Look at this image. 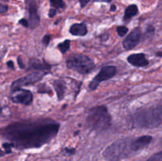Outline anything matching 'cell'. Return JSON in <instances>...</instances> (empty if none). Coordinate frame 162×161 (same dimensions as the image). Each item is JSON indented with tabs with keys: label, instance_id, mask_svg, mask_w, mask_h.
Here are the masks:
<instances>
[{
	"label": "cell",
	"instance_id": "cell-11",
	"mask_svg": "<svg viewBox=\"0 0 162 161\" xmlns=\"http://www.w3.org/2000/svg\"><path fill=\"white\" fill-rule=\"evenodd\" d=\"M152 137L151 136H142L134 140L131 142V148L132 152H137L142 148H145L146 146L150 144L152 141Z\"/></svg>",
	"mask_w": 162,
	"mask_h": 161
},
{
	"label": "cell",
	"instance_id": "cell-27",
	"mask_svg": "<svg viewBox=\"0 0 162 161\" xmlns=\"http://www.w3.org/2000/svg\"><path fill=\"white\" fill-rule=\"evenodd\" d=\"M17 63H18V65H19L20 68L21 69L24 68V64L22 63V61H21V56L17 57Z\"/></svg>",
	"mask_w": 162,
	"mask_h": 161
},
{
	"label": "cell",
	"instance_id": "cell-4",
	"mask_svg": "<svg viewBox=\"0 0 162 161\" xmlns=\"http://www.w3.org/2000/svg\"><path fill=\"white\" fill-rule=\"evenodd\" d=\"M67 66L81 74H90L95 67L93 60L82 54L71 55L67 59Z\"/></svg>",
	"mask_w": 162,
	"mask_h": 161
},
{
	"label": "cell",
	"instance_id": "cell-7",
	"mask_svg": "<svg viewBox=\"0 0 162 161\" xmlns=\"http://www.w3.org/2000/svg\"><path fill=\"white\" fill-rule=\"evenodd\" d=\"M44 75V73L41 72V71H38V72L28 74V75L25 76V77H23V78L16 80L15 82H13L11 85L12 93L21 89V87L25 86V85H32V84L39 82L40 80L42 79Z\"/></svg>",
	"mask_w": 162,
	"mask_h": 161
},
{
	"label": "cell",
	"instance_id": "cell-19",
	"mask_svg": "<svg viewBox=\"0 0 162 161\" xmlns=\"http://www.w3.org/2000/svg\"><path fill=\"white\" fill-rule=\"evenodd\" d=\"M128 28L125 26H119L117 28V33L120 37H123L127 33Z\"/></svg>",
	"mask_w": 162,
	"mask_h": 161
},
{
	"label": "cell",
	"instance_id": "cell-2",
	"mask_svg": "<svg viewBox=\"0 0 162 161\" xmlns=\"http://www.w3.org/2000/svg\"><path fill=\"white\" fill-rule=\"evenodd\" d=\"M86 125L91 130L103 132L112 125V117L105 106L94 107L89 112L86 117Z\"/></svg>",
	"mask_w": 162,
	"mask_h": 161
},
{
	"label": "cell",
	"instance_id": "cell-28",
	"mask_svg": "<svg viewBox=\"0 0 162 161\" xmlns=\"http://www.w3.org/2000/svg\"><path fill=\"white\" fill-rule=\"evenodd\" d=\"M7 66L9 67V68L10 69H14V65H13V63L12 62V61H8L7 62Z\"/></svg>",
	"mask_w": 162,
	"mask_h": 161
},
{
	"label": "cell",
	"instance_id": "cell-30",
	"mask_svg": "<svg viewBox=\"0 0 162 161\" xmlns=\"http://www.w3.org/2000/svg\"><path fill=\"white\" fill-rule=\"evenodd\" d=\"M116 6L115 5H112V6H111V11H115L116 10Z\"/></svg>",
	"mask_w": 162,
	"mask_h": 161
},
{
	"label": "cell",
	"instance_id": "cell-10",
	"mask_svg": "<svg viewBox=\"0 0 162 161\" xmlns=\"http://www.w3.org/2000/svg\"><path fill=\"white\" fill-rule=\"evenodd\" d=\"M141 31L138 28H134L123 42V46L126 50L133 49L140 41L141 39Z\"/></svg>",
	"mask_w": 162,
	"mask_h": 161
},
{
	"label": "cell",
	"instance_id": "cell-32",
	"mask_svg": "<svg viewBox=\"0 0 162 161\" xmlns=\"http://www.w3.org/2000/svg\"><path fill=\"white\" fill-rule=\"evenodd\" d=\"M4 154H5V152H2V150L0 149V156H3Z\"/></svg>",
	"mask_w": 162,
	"mask_h": 161
},
{
	"label": "cell",
	"instance_id": "cell-31",
	"mask_svg": "<svg viewBox=\"0 0 162 161\" xmlns=\"http://www.w3.org/2000/svg\"><path fill=\"white\" fill-rule=\"evenodd\" d=\"M96 1H99V2H111L112 0H96Z\"/></svg>",
	"mask_w": 162,
	"mask_h": 161
},
{
	"label": "cell",
	"instance_id": "cell-21",
	"mask_svg": "<svg viewBox=\"0 0 162 161\" xmlns=\"http://www.w3.org/2000/svg\"><path fill=\"white\" fill-rule=\"evenodd\" d=\"M2 146L6 150V153H10L11 152V148L13 147V145L11 143H4Z\"/></svg>",
	"mask_w": 162,
	"mask_h": 161
},
{
	"label": "cell",
	"instance_id": "cell-22",
	"mask_svg": "<svg viewBox=\"0 0 162 161\" xmlns=\"http://www.w3.org/2000/svg\"><path fill=\"white\" fill-rule=\"evenodd\" d=\"M50 40H51V36H50V35H45V36H44V38H43L42 42H43V44H44V46L47 47V46L49 44Z\"/></svg>",
	"mask_w": 162,
	"mask_h": 161
},
{
	"label": "cell",
	"instance_id": "cell-9",
	"mask_svg": "<svg viewBox=\"0 0 162 161\" xmlns=\"http://www.w3.org/2000/svg\"><path fill=\"white\" fill-rule=\"evenodd\" d=\"M13 93L15 95L11 98L13 102L23 105H29L32 102V94L29 90L20 89Z\"/></svg>",
	"mask_w": 162,
	"mask_h": 161
},
{
	"label": "cell",
	"instance_id": "cell-24",
	"mask_svg": "<svg viewBox=\"0 0 162 161\" xmlns=\"http://www.w3.org/2000/svg\"><path fill=\"white\" fill-rule=\"evenodd\" d=\"M19 23L21 24V25H22L23 26L29 27V21H27L26 19H25V18L21 19V20L19 21Z\"/></svg>",
	"mask_w": 162,
	"mask_h": 161
},
{
	"label": "cell",
	"instance_id": "cell-8",
	"mask_svg": "<svg viewBox=\"0 0 162 161\" xmlns=\"http://www.w3.org/2000/svg\"><path fill=\"white\" fill-rule=\"evenodd\" d=\"M27 2V8H28V12L29 15V26L31 28H35L38 26L40 23V17L37 12V6L34 0H26Z\"/></svg>",
	"mask_w": 162,
	"mask_h": 161
},
{
	"label": "cell",
	"instance_id": "cell-20",
	"mask_svg": "<svg viewBox=\"0 0 162 161\" xmlns=\"http://www.w3.org/2000/svg\"><path fill=\"white\" fill-rule=\"evenodd\" d=\"M146 161H162V152H159L158 153L153 155L152 157L147 159Z\"/></svg>",
	"mask_w": 162,
	"mask_h": 161
},
{
	"label": "cell",
	"instance_id": "cell-12",
	"mask_svg": "<svg viewBox=\"0 0 162 161\" xmlns=\"http://www.w3.org/2000/svg\"><path fill=\"white\" fill-rule=\"evenodd\" d=\"M128 63L136 67H143L149 64V61L145 58V55L142 53L132 54L127 58Z\"/></svg>",
	"mask_w": 162,
	"mask_h": 161
},
{
	"label": "cell",
	"instance_id": "cell-26",
	"mask_svg": "<svg viewBox=\"0 0 162 161\" xmlns=\"http://www.w3.org/2000/svg\"><path fill=\"white\" fill-rule=\"evenodd\" d=\"M56 14V9H51L49 10V13H48V15H49L50 17H53Z\"/></svg>",
	"mask_w": 162,
	"mask_h": 161
},
{
	"label": "cell",
	"instance_id": "cell-23",
	"mask_svg": "<svg viewBox=\"0 0 162 161\" xmlns=\"http://www.w3.org/2000/svg\"><path fill=\"white\" fill-rule=\"evenodd\" d=\"M8 7L6 5H4L2 3H0V13H4L7 11Z\"/></svg>",
	"mask_w": 162,
	"mask_h": 161
},
{
	"label": "cell",
	"instance_id": "cell-18",
	"mask_svg": "<svg viewBox=\"0 0 162 161\" xmlns=\"http://www.w3.org/2000/svg\"><path fill=\"white\" fill-rule=\"evenodd\" d=\"M50 3L54 9H63L65 7V3L63 0H50Z\"/></svg>",
	"mask_w": 162,
	"mask_h": 161
},
{
	"label": "cell",
	"instance_id": "cell-16",
	"mask_svg": "<svg viewBox=\"0 0 162 161\" xmlns=\"http://www.w3.org/2000/svg\"><path fill=\"white\" fill-rule=\"evenodd\" d=\"M49 67L48 64L46 63H42L40 61L33 60L30 62V68L31 69H36V70H48Z\"/></svg>",
	"mask_w": 162,
	"mask_h": 161
},
{
	"label": "cell",
	"instance_id": "cell-14",
	"mask_svg": "<svg viewBox=\"0 0 162 161\" xmlns=\"http://www.w3.org/2000/svg\"><path fill=\"white\" fill-rule=\"evenodd\" d=\"M53 85L58 98L59 100H62L64 97L65 91H66V83L61 80H56L53 82Z\"/></svg>",
	"mask_w": 162,
	"mask_h": 161
},
{
	"label": "cell",
	"instance_id": "cell-13",
	"mask_svg": "<svg viewBox=\"0 0 162 161\" xmlns=\"http://www.w3.org/2000/svg\"><path fill=\"white\" fill-rule=\"evenodd\" d=\"M70 32L73 36H83L87 34V26L85 23H76L70 28Z\"/></svg>",
	"mask_w": 162,
	"mask_h": 161
},
{
	"label": "cell",
	"instance_id": "cell-1",
	"mask_svg": "<svg viewBox=\"0 0 162 161\" xmlns=\"http://www.w3.org/2000/svg\"><path fill=\"white\" fill-rule=\"evenodd\" d=\"M59 130V124L52 121H24L6 126L1 134L11 141L13 147L26 149L39 148L53 139Z\"/></svg>",
	"mask_w": 162,
	"mask_h": 161
},
{
	"label": "cell",
	"instance_id": "cell-33",
	"mask_svg": "<svg viewBox=\"0 0 162 161\" xmlns=\"http://www.w3.org/2000/svg\"><path fill=\"white\" fill-rule=\"evenodd\" d=\"M157 56H159V57H161V52H158V53H157Z\"/></svg>",
	"mask_w": 162,
	"mask_h": 161
},
{
	"label": "cell",
	"instance_id": "cell-6",
	"mask_svg": "<svg viewBox=\"0 0 162 161\" xmlns=\"http://www.w3.org/2000/svg\"><path fill=\"white\" fill-rule=\"evenodd\" d=\"M116 73V68L113 66H105L101 69L97 75L93 79L90 84V89L91 90H95L99 86L100 83L105 81L109 80L112 77H114L115 74Z\"/></svg>",
	"mask_w": 162,
	"mask_h": 161
},
{
	"label": "cell",
	"instance_id": "cell-29",
	"mask_svg": "<svg viewBox=\"0 0 162 161\" xmlns=\"http://www.w3.org/2000/svg\"><path fill=\"white\" fill-rule=\"evenodd\" d=\"M65 151L67 152H68V153H70V154H73V153H75V150L74 149V148H71V149H70V148H66V149H65Z\"/></svg>",
	"mask_w": 162,
	"mask_h": 161
},
{
	"label": "cell",
	"instance_id": "cell-5",
	"mask_svg": "<svg viewBox=\"0 0 162 161\" xmlns=\"http://www.w3.org/2000/svg\"><path fill=\"white\" fill-rule=\"evenodd\" d=\"M131 151H132L131 144L128 146V143L126 140H121L115 142L114 144L109 146L105 151L104 155L109 160L117 161L122 158L127 157Z\"/></svg>",
	"mask_w": 162,
	"mask_h": 161
},
{
	"label": "cell",
	"instance_id": "cell-3",
	"mask_svg": "<svg viewBox=\"0 0 162 161\" xmlns=\"http://www.w3.org/2000/svg\"><path fill=\"white\" fill-rule=\"evenodd\" d=\"M161 106L146 108L136 112L132 118L133 125L138 128L152 129L161 124Z\"/></svg>",
	"mask_w": 162,
	"mask_h": 161
},
{
	"label": "cell",
	"instance_id": "cell-15",
	"mask_svg": "<svg viewBox=\"0 0 162 161\" xmlns=\"http://www.w3.org/2000/svg\"><path fill=\"white\" fill-rule=\"evenodd\" d=\"M138 12V6L134 4L133 5H131V6H128L126 9V11H125V14H124L123 20L125 21H127L129 20L132 18V17L135 16L136 14Z\"/></svg>",
	"mask_w": 162,
	"mask_h": 161
},
{
	"label": "cell",
	"instance_id": "cell-25",
	"mask_svg": "<svg viewBox=\"0 0 162 161\" xmlns=\"http://www.w3.org/2000/svg\"><path fill=\"white\" fill-rule=\"evenodd\" d=\"M78 1H79V2H80L81 7L83 8V7H85V6H86L88 3H89V2H90V0H78Z\"/></svg>",
	"mask_w": 162,
	"mask_h": 161
},
{
	"label": "cell",
	"instance_id": "cell-17",
	"mask_svg": "<svg viewBox=\"0 0 162 161\" xmlns=\"http://www.w3.org/2000/svg\"><path fill=\"white\" fill-rule=\"evenodd\" d=\"M70 47H71V41L69 40H66L63 43H61V44H59L58 45V48L59 49L60 52H62L63 54L66 53L69 50Z\"/></svg>",
	"mask_w": 162,
	"mask_h": 161
},
{
	"label": "cell",
	"instance_id": "cell-34",
	"mask_svg": "<svg viewBox=\"0 0 162 161\" xmlns=\"http://www.w3.org/2000/svg\"><path fill=\"white\" fill-rule=\"evenodd\" d=\"M0 114H1V108H0Z\"/></svg>",
	"mask_w": 162,
	"mask_h": 161
}]
</instances>
